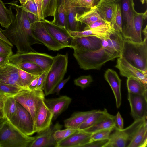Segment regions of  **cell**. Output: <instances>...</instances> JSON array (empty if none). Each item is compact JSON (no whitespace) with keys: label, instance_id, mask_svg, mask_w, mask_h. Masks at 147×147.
Masks as SVG:
<instances>
[{"label":"cell","instance_id":"6da1fadb","mask_svg":"<svg viewBox=\"0 0 147 147\" xmlns=\"http://www.w3.org/2000/svg\"><path fill=\"white\" fill-rule=\"evenodd\" d=\"M10 3L9 9L12 21L5 29L0 28L1 31L12 44L16 46L17 49L16 53L36 52L31 46L41 43L33 35L27 12L16 2Z\"/></svg>","mask_w":147,"mask_h":147},{"label":"cell","instance_id":"7a4b0ae2","mask_svg":"<svg viewBox=\"0 0 147 147\" xmlns=\"http://www.w3.org/2000/svg\"><path fill=\"white\" fill-rule=\"evenodd\" d=\"M120 56L137 69L147 72V36L140 42L123 38Z\"/></svg>","mask_w":147,"mask_h":147},{"label":"cell","instance_id":"3957f363","mask_svg":"<svg viewBox=\"0 0 147 147\" xmlns=\"http://www.w3.org/2000/svg\"><path fill=\"white\" fill-rule=\"evenodd\" d=\"M73 55L81 69L84 70L100 69L106 63L118 58L102 47L94 51L74 49Z\"/></svg>","mask_w":147,"mask_h":147},{"label":"cell","instance_id":"277c9868","mask_svg":"<svg viewBox=\"0 0 147 147\" xmlns=\"http://www.w3.org/2000/svg\"><path fill=\"white\" fill-rule=\"evenodd\" d=\"M35 138L21 132L5 117L0 118V147H29Z\"/></svg>","mask_w":147,"mask_h":147},{"label":"cell","instance_id":"5b68a950","mask_svg":"<svg viewBox=\"0 0 147 147\" xmlns=\"http://www.w3.org/2000/svg\"><path fill=\"white\" fill-rule=\"evenodd\" d=\"M68 54H57L54 56L50 68L48 71L43 87L45 96L53 94L57 84L63 79L67 71Z\"/></svg>","mask_w":147,"mask_h":147},{"label":"cell","instance_id":"8992f818","mask_svg":"<svg viewBox=\"0 0 147 147\" xmlns=\"http://www.w3.org/2000/svg\"><path fill=\"white\" fill-rule=\"evenodd\" d=\"M43 91L24 87L13 96L16 101L30 113L34 124L38 109L42 101L45 98V94Z\"/></svg>","mask_w":147,"mask_h":147},{"label":"cell","instance_id":"52a82bcc","mask_svg":"<svg viewBox=\"0 0 147 147\" xmlns=\"http://www.w3.org/2000/svg\"><path fill=\"white\" fill-rule=\"evenodd\" d=\"M123 37L138 42L134 25V14L135 10L133 0H120Z\"/></svg>","mask_w":147,"mask_h":147},{"label":"cell","instance_id":"ba28073f","mask_svg":"<svg viewBox=\"0 0 147 147\" xmlns=\"http://www.w3.org/2000/svg\"><path fill=\"white\" fill-rule=\"evenodd\" d=\"M146 119L134 120L130 125L121 130L114 129L104 147H127L137 129Z\"/></svg>","mask_w":147,"mask_h":147},{"label":"cell","instance_id":"9c48e42d","mask_svg":"<svg viewBox=\"0 0 147 147\" xmlns=\"http://www.w3.org/2000/svg\"><path fill=\"white\" fill-rule=\"evenodd\" d=\"M53 57L46 53L37 52L22 54L16 53L10 56L9 61L13 64L23 61L33 63L39 66L44 71H46L50 68Z\"/></svg>","mask_w":147,"mask_h":147},{"label":"cell","instance_id":"30bf717a","mask_svg":"<svg viewBox=\"0 0 147 147\" xmlns=\"http://www.w3.org/2000/svg\"><path fill=\"white\" fill-rule=\"evenodd\" d=\"M16 114L9 119L11 123L23 134L28 136L35 133L34 124L32 117L24 107L17 102Z\"/></svg>","mask_w":147,"mask_h":147},{"label":"cell","instance_id":"8fae6325","mask_svg":"<svg viewBox=\"0 0 147 147\" xmlns=\"http://www.w3.org/2000/svg\"><path fill=\"white\" fill-rule=\"evenodd\" d=\"M31 26L34 37L49 50L59 51L66 48L52 37L46 28L43 21H36L31 24Z\"/></svg>","mask_w":147,"mask_h":147},{"label":"cell","instance_id":"7c38bea8","mask_svg":"<svg viewBox=\"0 0 147 147\" xmlns=\"http://www.w3.org/2000/svg\"><path fill=\"white\" fill-rule=\"evenodd\" d=\"M62 127V125L59 123L54 125L52 123L48 129L37 133L29 147H56L57 143L54 138L53 134Z\"/></svg>","mask_w":147,"mask_h":147},{"label":"cell","instance_id":"4fadbf2b","mask_svg":"<svg viewBox=\"0 0 147 147\" xmlns=\"http://www.w3.org/2000/svg\"><path fill=\"white\" fill-rule=\"evenodd\" d=\"M131 114L134 120L147 119V96L128 93Z\"/></svg>","mask_w":147,"mask_h":147},{"label":"cell","instance_id":"5bb4252c","mask_svg":"<svg viewBox=\"0 0 147 147\" xmlns=\"http://www.w3.org/2000/svg\"><path fill=\"white\" fill-rule=\"evenodd\" d=\"M42 21L47 30L56 41L65 47L71 48L74 38L67 29L53 24L47 20Z\"/></svg>","mask_w":147,"mask_h":147},{"label":"cell","instance_id":"9a60e30c","mask_svg":"<svg viewBox=\"0 0 147 147\" xmlns=\"http://www.w3.org/2000/svg\"><path fill=\"white\" fill-rule=\"evenodd\" d=\"M44 100L37 111L34 123L35 133H38L48 129L52 123L53 114L45 104Z\"/></svg>","mask_w":147,"mask_h":147},{"label":"cell","instance_id":"2e32d148","mask_svg":"<svg viewBox=\"0 0 147 147\" xmlns=\"http://www.w3.org/2000/svg\"><path fill=\"white\" fill-rule=\"evenodd\" d=\"M115 67L118 69L121 76L136 78L147 84V72L137 69L122 57H118Z\"/></svg>","mask_w":147,"mask_h":147},{"label":"cell","instance_id":"e0dca14e","mask_svg":"<svg viewBox=\"0 0 147 147\" xmlns=\"http://www.w3.org/2000/svg\"><path fill=\"white\" fill-rule=\"evenodd\" d=\"M92 134L78 129L74 134L57 143L56 147H84L92 142Z\"/></svg>","mask_w":147,"mask_h":147},{"label":"cell","instance_id":"ac0fdd59","mask_svg":"<svg viewBox=\"0 0 147 147\" xmlns=\"http://www.w3.org/2000/svg\"><path fill=\"white\" fill-rule=\"evenodd\" d=\"M0 82L23 87L20 81L17 67L9 60L0 65Z\"/></svg>","mask_w":147,"mask_h":147},{"label":"cell","instance_id":"d6986e66","mask_svg":"<svg viewBox=\"0 0 147 147\" xmlns=\"http://www.w3.org/2000/svg\"><path fill=\"white\" fill-rule=\"evenodd\" d=\"M65 3L67 21V29L79 31L80 23L76 20L75 17L77 14L85 10L80 7L76 0H65Z\"/></svg>","mask_w":147,"mask_h":147},{"label":"cell","instance_id":"ffe728a7","mask_svg":"<svg viewBox=\"0 0 147 147\" xmlns=\"http://www.w3.org/2000/svg\"><path fill=\"white\" fill-rule=\"evenodd\" d=\"M72 99L67 96H62L58 98L45 99L44 102L53 114V119L55 120L68 107Z\"/></svg>","mask_w":147,"mask_h":147},{"label":"cell","instance_id":"44dd1931","mask_svg":"<svg viewBox=\"0 0 147 147\" xmlns=\"http://www.w3.org/2000/svg\"><path fill=\"white\" fill-rule=\"evenodd\" d=\"M104 76L112 89L115 99L117 108H119L121 102V80L116 72L110 69H108L106 71Z\"/></svg>","mask_w":147,"mask_h":147},{"label":"cell","instance_id":"7402d4cb","mask_svg":"<svg viewBox=\"0 0 147 147\" xmlns=\"http://www.w3.org/2000/svg\"><path fill=\"white\" fill-rule=\"evenodd\" d=\"M102 47L100 38L94 36L74 38L71 48L87 51L97 50Z\"/></svg>","mask_w":147,"mask_h":147},{"label":"cell","instance_id":"603a6c76","mask_svg":"<svg viewBox=\"0 0 147 147\" xmlns=\"http://www.w3.org/2000/svg\"><path fill=\"white\" fill-rule=\"evenodd\" d=\"M117 4V3L100 0L95 7L101 18L111 25L116 14Z\"/></svg>","mask_w":147,"mask_h":147},{"label":"cell","instance_id":"cb8c5ba5","mask_svg":"<svg viewBox=\"0 0 147 147\" xmlns=\"http://www.w3.org/2000/svg\"><path fill=\"white\" fill-rule=\"evenodd\" d=\"M61 0H42L41 12V20L49 17L53 19L50 22L55 24L57 20V11Z\"/></svg>","mask_w":147,"mask_h":147},{"label":"cell","instance_id":"d4e9b609","mask_svg":"<svg viewBox=\"0 0 147 147\" xmlns=\"http://www.w3.org/2000/svg\"><path fill=\"white\" fill-rule=\"evenodd\" d=\"M147 145V121L146 120L134 135L127 147H146Z\"/></svg>","mask_w":147,"mask_h":147},{"label":"cell","instance_id":"484cf974","mask_svg":"<svg viewBox=\"0 0 147 147\" xmlns=\"http://www.w3.org/2000/svg\"><path fill=\"white\" fill-rule=\"evenodd\" d=\"M114 31L112 28H96L82 31H70L69 33L74 38L90 36H94L100 38L109 35Z\"/></svg>","mask_w":147,"mask_h":147},{"label":"cell","instance_id":"4316f807","mask_svg":"<svg viewBox=\"0 0 147 147\" xmlns=\"http://www.w3.org/2000/svg\"><path fill=\"white\" fill-rule=\"evenodd\" d=\"M115 115L107 112L94 125L91 127L82 130L92 134L96 131L111 128H115Z\"/></svg>","mask_w":147,"mask_h":147},{"label":"cell","instance_id":"83f0119b","mask_svg":"<svg viewBox=\"0 0 147 147\" xmlns=\"http://www.w3.org/2000/svg\"><path fill=\"white\" fill-rule=\"evenodd\" d=\"M97 110L84 112H78L73 114L69 118L64 121V126L66 128L78 129L82 124L92 113Z\"/></svg>","mask_w":147,"mask_h":147},{"label":"cell","instance_id":"f1b7e54d","mask_svg":"<svg viewBox=\"0 0 147 147\" xmlns=\"http://www.w3.org/2000/svg\"><path fill=\"white\" fill-rule=\"evenodd\" d=\"M76 20L81 23L88 26L98 21L104 20L98 13L95 7L85 11L82 13L77 14Z\"/></svg>","mask_w":147,"mask_h":147},{"label":"cell","instance_id":"f546056e","mask_svg":"<svg viewBox=\"0 0 147 147\" xmlns=\"http://www.w3.org/2000/svg\"><path fill=\"white\" fill-rule=\"evenodd\" d=\"M127 85L128 93L147 96V84L141 80L133 77L128 78Z\"/></svg>","mask_w":147,"mask_h":147},{"label":"cell","instance_id":"4dcf8cb0","mask_svg":"<svg viewBox=\"0 0 147 147\" xmlns=\"http://www.w3.org/2000/svg\"><path fill=\"white\" fill-rule=\"evenodd\" d=\"M108 112L106 109L103 110H96L91 114L78 127V129L83 130L89 128L96 123Z\"/></svg>","mask_w":147,"mask_h":147},{"label":"cell","instance_id":"1f68e13d","mask_svg":"<svg viewBox=\"0 0 147 147\" xmlns=\"http://www.w3.org/2000/svg\"><path fill=\"white\" fill-rule=\"evenodd\" d=\"M147 10L144 13H139L136 11L134 14V25L138 42L142 41V28L144 20L147 18Z\"/></svg>","mask_w":147,"mask_h":147},{"label":"cell","instance_id":"d6a6232c","mask_svg":"<svg viewBox=\"0 0 147 147\" xmlns=\"http://www.w3.org/2000/svg\"><path fill=\"white\" fill-rule=\"evenodd\" d=\"M3 110L5 117L8 120L16 114L17 111V102L13 96H7L4 102Z\"/></svg>","mask_w":147,"mask_h":147},{"label":"cell","instance_id":"836d02e7","mask_svg":"<svg viewBox=\"0 0 147 147\" xmlns=\"http://www.w3.org/2000/svg\"><path fill=\"white\" fill-rule=\"evenodd\" d=\"M14 64L21 69L36 76H40L45 72L38 65L30 62L23 61Z\"/></svg>","mask_w":147,"mask_h":147},{"label":"cell","instance_id":"e575fe53","mask_svg":"<svg viewBox=\"0 0 147 147\" xmlns=\"http://www.w3.org/2000/svg\"><path fill=\"white\" fill-rule=\"evenodd\" d=\"M54 24L67 29V21L65 6V0H61L57 11V19Z\"/></svg>","mask_w":147,"mask_h":147},{"label":"cell","instance_id":"d590c367","mask_svg":"<svg viewBox=\"0 0 147 147\" xmlns=\"http://www.w3.org/2000/svg\"><path fill=\"white\" fill-rule=\"evenodd\" d=\"M12 21L9 9H7L3 1L0 0V24L1 26L6 28L9 26Z\"/></svg>","mask_w":147,"mask_h":147},{"label":"cell","instance_id":"8d00e7d4","mask_svg":"<svg viewBox=\"0 0 147 147\" xmlns=\"http://www.w3.org/2000/svg\"><path fill=\"white\" fill-rule=\"evenodd\" d=\"M23 88L0 82V94L7 96H14Z\"/></svg>","mask_w":147,"mask_h":147},{"label":"cell","instance_id":"74e56055","mask_svg":"<svg viewBox=\"0 0 147 147\" xmlns=\"http://www.w3.org/2000/svg\"><path fill=\"white\" fill-rule=\"evenodd\" d=\"M17 68L20 81L23 87H28L33 80L39 76L33 75L18 67Z\"/></svg>","mask_w":147,"mask_h":147},{"label":"cell","instance_id":"f35d334b","mask_svg":"<svg viewBox=\"0 0 147 147\" xmlns=\"http://www.w3.org/2000/svg\"><path fill=\"white\" fill-rule=\"evenodd\" d=\"M77 130L71 128H66L63 130L58 129L55 132L53 136L57 143L74 133Z\"/></svg>","mask_w":147,"mask_h":147},{"label":"cell","instance_id":"ab89813d","mask_svg":"<svg viewBox=\"0 0 147 147\" xmlns=\"http://www.w3.org/2000/svg\"><path fill=\"white\" fill-rule=\"evenodd\" d=\"M111 26L114 31L122 34V19L120 6L119 2L117 3L116 14Z\"/></svg>","mask_w":147,"mask_h":147},{"label":"cell","instance_id":"60d3db41","mask_svg":"<svg viewBox=\"0 0 147 147\" xmlns=\"http://www.w3.org/2000/svg\"><path fill=\"white\" fill-rule=\"evenodd\" d=\"M115 128H111L96 131L92 134L93 141L109 139L110 135Z\"/></svg>","mask_w":147,"mask_h":147},{"label":"cell","instance_id":"b9f144b4","mask_svg":"<svg viewBox=\"0 0 147 147\" xmlns=\"http://www.w3.org/2000/svg\"><path fill=\"white\" fill-rule=\"evenodd\" d=\"M92 81L91 76L88 75L81 76L75 79L74 82L75 85L84 89L88 86Z\"/></svg>","mask_w":147,"mask_h":147},{"label":"cell","instance_id":"7bdbcfd3","mask_svg":"<svg viewBox=\"0 0 147 147\" xmlns=\"http://www.w3.org/2000/svg\"><path fill=\"white\" fill-rule=\"evenodd\" d=\"M96 28H112L109 23L104 20H100L94 22L88 26H86L84 27V30Z\"/></svg>","mask_w":147,"mask_h":147},{"label":"cell","instance_id":"ee69618b","mask_svg":"<svg viewBox=\"0 0 147 147\" xmlns=\"http://www.w3.org/2000/svg\"><path fill=\"white\" fill-rule=\"evenodd\" d=\"M80 7L85 11L96 6L100 0H76Z\"/></svg>","mask_w":147,"mask_h":147},{"label":"cell","instance_id":"f6af8a7d","mask_svg":"<svg viewBox=\"0 0 147 147\" xmlns=\"http://www.w3.org/2000/svg\"><path fill=\"white\" fill-rule=\"evenodd\" d=\"M0 54L9 56L13 54L12 47L1 38H0Z\"/></svg>","mask_w":147,"mask_h":147},{"label":"cell","instance_id":"bcb514c9","mask_svg":"<svg viewBox=\"0 0 147 147\" xmlns=\"http://www.w3.org/2000/svg\"><path fill=\"white\" fill-rule=\"evenodd\" d=\"M22 6L27 12L34 14L38 18L37 7L34 0H28Z\"/></svg>","mask_w":147,"mask_h":147},{"label":"cell","instance_id":"7dc6e473","mask_svg":"<svg viewBox=\"0 0 147 147\" xmlns=\"http://www.w3.org/2000/svg\"><path fill=\"white\" fill-rule=\"evenodd\" d=\"M115 129L121 130L123 129V121L119 112H118L115 115Z\"/></svg>","mask_w":147,"mask_h":147},{"label":"cell","instance_id":"c3c4849f","mask_svg":"<svg viewBox=\"0 0 147 147\" xmlns=\"http://www.w3.org/2000/svg\"><path fill=\"white\" fill-rule=\"evenodd\" d=\"M108 140L93 141L85 145L84 147H104Z\"/></svg>","mask_w":147,"mask_h":147},{"label":"cell","instance_id":"681fc988","mask_svg":"<svg viewBox=\"0 0 147 147\" xmlns=\"http://www.w3.org/2000/svg\"><path fill=\"white\" fill-rule=\"evenodd\" d=\"M48 70L45 71L39 76L36 88V89L43 90L44 85Z\"/></svg>","mask_w":147,"mask_h":147},{"label":"cell","instance_id":"f907efd6","mask_svg":"<svg viewBox=\"0 0 147 147\" xmlns=\"http://www.w3.org/2000/svg\"><path fill=\"white\" fill-rule=\"evenodd\" d=\"M70 78V76L66 79L63 80L54 89L52 94L55 93L57 95H59L61 90Z\"/></svg>","mask_w":147,"mask_h":147},{"label":"cell","instance_id":"816d5d0a","mask_svg":"<svg viewBox=\"0 0 147 147\" xmlns=\"http://www.w3.org/2000/svg\"><path fill=\"white\" fill-rule=\"evenodd\" d=\"M37 7L38 18L39 20H41V12L42 0H34Z\"/></svg>","mask_w":147,"mask_h":147},{"label":"cell","instance_id":"f5cc1de1","mask_svg":"<svg viewBox=\"0 0 147 147\" xmlns=\"http://www.w3.org/2000/svg\"><path fill=\"white\" fill-rule=\"evenodd\" d=\"M39 77V76H38L33 80L28 87L32 89H36Z\"/></svg>","mask_w":147,"mask_h":147},{"label":"cell","instance_id":"db71d44e","mask_svg":"<svg viewBox=\"0 0 147 147\" xmlns=\"http://www.w3.org/2000/svg\"><path fill=\"white\" fill-rule=\"evenodd\" d=\"M27 14L28 17L31 24L36 21L39 20L37 17L34 14L27 12Z\"/></svg>","mask_w":147,"mask_h":147},{"label":"cell","instance_id":"11a10c76","mask_svg":"<svg viewBox=\"0 0 147 147\" xmlns=\"http://www.w3.org/2000/svg\"><path fill=\"white\" fill-rule=\"evenodd\" d=\"M9 56L0 54V65H1L9 60Z\"/></svg>","mask_w":147,"mask_h":147},{"label":"cell","instance_id":"9f6ffc18","mask_svg":"<svg viewBox=\"0 0 147 147\" xmlns=\"http://www.w3.org/2000/svg\"><path fill=\"white\" fill-rule=\"evenodd\" d=\"M8 96L0 94V109L3 110L4 102Z\"/></svg>","mask_w":147,"mask_h":147},{"label":"cell","instance_id":"6f0895ef","mask_svg":"<svg viewBox=\"0 0 147 147\" xmlns=\"http://www.w3.org/2000/svg\"><path fill=\"white\" fill-rule=\"evenodd\" d=\"M0 38L6 42L10 46L12 47L13 45L8 40V39L5 37L4 34L2 33L0 29Z\"/></svg>","mask_w":147,"mask_h":147},{"label":"cell","instance_id":"680465c9","mask_svg":"<svg viewBox=\"0 0 147 147\" xmlns=\"http://www.w3.org/2000/svg\"><path fill=\"white\" fill-rule=\"evenodd\" d=\"M28 0H19L21 5L24 6Z\"/></svg>","mask_w":147,"mask_h":147},{"label":"cell","instance_id":"91938a15","mask_svg":"<svg viewBox=\"0 0 147 147\" xmlns=\"http://www.w3.org/2000/svg\"><path fill=\"white\" fill-rule=\"evenodd\" d=\"M5 117L4 114L3 110L0 109V118Z\"/></svg>","mask_w":147,"mask_h":147},{"label":"cell","instance_id":"94428289","mask_svg":"<svg viewBox=\"0 0 147 147\" xmlns=\"http://www.w3.org/2000/svg\"><path fill=\"white\" fill-rule=\"evenodd\" d=\"M108 2L113 3H117L120 0H104Z\"/></svg>","mask_w":147,"mask_h":147},{"label":"cell","instance_id":"6125c7cd","mask_svg":"<svg viewBox=\"0 0 147 147\" xmlns=\"http://www.w3.org/2000/svg\"><path fill=\"white\" fill-rule=\"evenodd\" d=\"M143 32L145 36H147V25H146L145 28L143 30Z\"/></svg>","mask_w":147,"mask_h":147},{"label":"cell","instance_id":"be15d7a7","mask_svg":"<svg viewBox=\"0 0 147 147\" xmlns=\"http://www.w3.org/2000/svg\"><path fill=\"white\" fill-rule=\"evenodd\" d=\"M140 1L142 4L145 3H147V0H140Z\"/></svg>","mask_w":147,"mask_h":147}]
</instances>
